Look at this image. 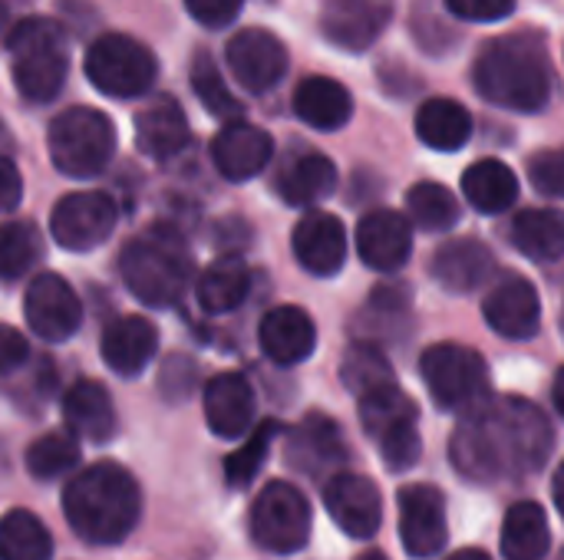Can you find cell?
<instances>
[{
    "mask_svg": "<svg viewBox=\"0 0 564 560\" xmlns=\"http://www.w3.org/2000/svg\"><path fill=\"white\" fill-rule=\"evenodd\" d=\"M555 446V432L539 406L519 396L482 399L453 432L449 459L459 475L479 485L519 482L539 472Z\"/></svg>",
    "mask_w": 564,
    "mask_h": 560,
    "instance_id": "1",
    "label": "cell"
},
{
    "mask_svg": "<svg viewBox=\"0 0 564 560\" xmlns=\"http://www.w3.org/2000/svg\"><path fill=\"white\" fill-rule=\"evenodd\" d=\"M473 83L492 106L512 112H542L552 99V63L545 36L535 30L492 36L473 63Z\"/></svg>",
    "mask_w": 564,
    "mask_h": 560,
    "instance_id": "2",
    "label": "cell"
},
{
    "mask_svg": "<svg viewBox=\"0 0 564 560\" xmlns=\"http://www.w3.org/2000/svg\"><path fill=\"white\" fill-rule=\"evenodd\" d=\"M63 512L76 538L93 548H116L139 525V482L116 462H96L69 479L63 488Z\"/></svg>",
    "mask_w": 564,
    "mask_h": 560,
    "instance_id": "3",
    "label": "cell"
},
{
    "mask_svg": "<svg viewBox=\"0 0 564 560\" xmlns=\"http://www.w3.org/2000/svg\"><path fill=\"white\" fill-rule=\"evenodd\" d=\"M119 267L126 287L149 307L178 304L192 277V257L182 238L165 228H152L142 238H135L122 251Z\"/></svg>",
    "mask_w": 564,
    "mask_h": 560,
    "instance_id": "4",
    "label": "cell"
},
{
    "mask_svg": "<svg viewBox=\"0 0 564 560\" xmlns=\"http://www.w3.org/2000/svg\"><path fill=\"white\" fill-rule=\"evenodd\" d=\"M7 50H10L17 92L23 99L50 102L63 89L69 69V50L59 23H53L50 17H26L10 30Z\"/></svg>",
    "mask_w": 564,
    "mask_h": 560,
    "instance_id": "5",
    "label": "cell"
},
{
    "mask_svg": "<svg viewBox=\"0 0 564 560\" xmlns=\"http://www.w3.org/2000/svg\"><path fill=\"white\" fill-rule=\"evenodd\" d=\"M46 149L66 178H96L116 155V125L99 109L76 106L50 122Z\"/></svg>",
    "mask_w": 564,
    "mask_h": 560,
    "instance_id": "6",
    "label": "cell"
},
{
    "mask_svg": "<svg viewBox=\"0 0 564 560\" xmlns=\"http://www.w3.org/2000/svg\"><path fill=\"white\" fill-rule=\"evenodd\" d=\"M357 399H360L364 432L377 442L383 462L393 472L413 469L423 452L420 429H416V403L397 383L377 386Z\"/></svg>",
    "mask_w": 564,
    "mask_h": 560,
    "instance_id": "7",
    "label": "cell"
},
{
    "mask_svg": "<svg viewBox=\"0 0 564 560\" xmlns=\"http://www.w3.org/2000/svg\"><path fill=\"white\" fill-rule=\"evenodd\" d=\"M423 383L440 409L469 413L489 396V366L486 360L463 343L430 347L420 360Z\"/></svg>",
    "mask_w": 564,
    "mask_h": 560,
    "instance_id": "8",
    "label": "cell"
},
{
    "mask_svg": "<svg viewBox=\"0 0 564 560\" xmlns=\"http://www.w3.org/2000/svg\"><path fill=\"white\" fill-rule=\"evenodd\" d=\"M159 63L152 50L126 33H102L86 50L89 83L112 99H135L152 89Z\"/></svg>",
    "mask_w": 564,
    "mask_h": 560,
    "instance_id": "9",
    "label": "cell"
},
{
    "mask_svg": "<svg viewBox=\"0 0 564 560\" xmlns=\"http://www.w3.org/2000/svg\"><path fill=\"white\" fill-rule=\"evenodd\" d=\"M248 528L261 551L297 554L311 538V505L294 485L271 482L258 492Z\"/></svg>",
    "mask_w": 564,
    "mask_h": 560,
    "instance_id": "10",
    "label": "cell"
},
{
    "mask_svg": "<svg viewBox=\"0 0 564 560\" xmlns=\"http://www.w3.org/2000/svg\"><path fill=\"white\" fill-rule=\"evenodd\" d=\"M116 201L102 191H73L56 201L50 231L53 241L66 251H93L116 228Z\"/></svg>",
    "mask_w": 564,
    "mask_h": 560,
    "instance_id": "11",
    "label": "cell"
},
{
    "mask_svg": "<svg viewBox=\"0 0 564 560\" xmlns=\"http://www.w3.org/2000/svg\"><path fill=\"white\" fill-rule=\"evenodd\" d=\"M225 56H228V69L235 73V79L248 92H268L288 73V50H284V43L274 33L261 30V26L238 30L228 40Z\"/></svg>",
    "mask_w": 564,
    "mask_h": 560,
    "instance_id": "12",
    "label": "cell"
},
{
    "mask_svg": "<svg viewBox=\"0 0 564 560\" xmlns=\"http://www.w3.org/2000/svg\"><path fill=\"white\" fill-rule=\"evenodd\" d=\"M23 310H26L30 330L50 343L69 340L83 323V304H79L76 290L59 274L33 277V284L26 287Z\"/></svg>",
    "mask_w": 564,
    "mask_h": 560,
    "instance_id": "13",
    "label": "cell"
},
{
    "mask_svg": "<svg viewBox=\"0 0 564 560\" xmlns=\"http://www.w3.org/2000/svg\"><path fill=\"white\" fill-rule=\"evenodd\" d=\"M324 505L330 518L350 538H373L383 525V495L367 475L337 472L324 485Z\"/></svg>",
    "mask_w": 564,
    "mask_h": 560,
    "instance_id": "14",
    "label": "cell"
},
{
    "mask_svg": "<svg viewBox=\"0 0 564 560\" xmlns=\"http://www.w3.org/2000/svg\"><path fill=\"white\" fill-rule=\"evenodd\" d=\"M400 538L406 554L433 558L446 548V498L433 485H410L400 492Z\"/></svg>",
    "mask_w": 564,
    "mask_h": 560,
    "instance_id": "15",
    "label": "cell"
},
{
    "mask_svg": "<svg viewBox=\"0 0 564 560\" xmlns=\"http://www.w3.org/2000/svg\"><path fill=\"white\" fill-rule=\"evenodd\" d=\"M482 317L486 323L506 337V340H529L542 327V300L532 281L522 274H506L496 281L482 300Z\"/></svg>",
    "mask_w": 564,
    "mask_h": 560,
    "instance_id": "16",
    "label": "cell"
},
{
    "mask_svg": "<svg viewBox=\"0 0 564 560\" xmlns=\"http://www.w3.org/2000/svg\"><path fill=\"white\" fill-rule=\"evenodd\" d=\"M393 20V0H327L321 13L324 36L350 53L370 50Z\"/></svg>",
    "mask_w": 564,
    "mask_h": 560,
    "instance_id": "17",
    "label": "cell"
},
{
    "mask_svg": "<svg viewBox=\"0 0 564 560\" xmlns=\"http://www.w3.org/2000/svg\"><path fill=\"white\" fill-rule=\"evenodd\" d=\"M357 254L373 271H400L413 254L410 215H400L393 208H377L364 215L357 224Z\"/></svg>",
    "mask_w": 564,
    "mask_h": 560,
    "instance_id": "18",
    "label": "cell"
},
{
    "mask_svg": "<svg viewBox=\"0 0 564 560\" xmlns=\"http://www.w3.org/2000/svg\"><path fill=\"white\" fill-rule=\"evenodd\" d=\"M284 459L291 469L321 479L334 469H340L347 462V446H344V432L334 419L311 413L291 436L284 446Z\"/></svg>",
    "mask_w": 564,
    "mask_h": 560,
    "instance_id": "19",
    "label": "cell"
},
{
    "mask_svg": "<svg viewBox=\"0 0 564 560\" xmlns=\"http://www.w3.org/2000/svg\"><path fill=\"white\" fill-rule=\"evenodd\" d=\"M294 257L314 277H334L347 261V228L337 215L311 211L294 228Z\"/></svg>",
    "mask_w": 564,
    "mask_h": 560,
    "instance_id": "20",
    "label": "cell"
},
{
    "mask_svg": "<svg viewBox=\"0 0 564 560\" xmlns=\"http://www.w3.org/2000/svg\"><path fill=\"white\" fill-rule=\"evenodd\" d=\"M271 155H274L271 135L241 119H231L212 142V162L228 182L254 178L258 172H264Z\"/></svg>",
    "mask_w": 564,
    "mask_h": 560,
    "instance_id": "21",
    "label": "cell"
},
{
    "mask_svg": "<svg viewBox=\"0 0 564 560\" xmlns=\"http://www.w3.org/2000/svg\"><path fill=\"white\" fill-rule=\"evenodd\" d=\"M205 422L218 439H241L254 426V389L241 373H221L205 386Z\"/></svg>",
    "mask_w": 564,
    "mask_h": 560,
    "instance_id": "22",
    "label": "cell"
},
{
    "mask_svg": "<svg viewBox=\"0 0 564 560\" xmlns=\"http://www.w3.org/2000/svg\"><path fill=\"white\" fill-rule=\"evenodd\" d=\"M496 271V257L492 251L476 241V238H459V241H446L433 261H430V274L440 287H446L449 294H473L479 290Z\"/></svg>",
    "mask_w": 564,
    "mask_h": 560,
    "instance_id": "23",
    "label": "cell"
},
{
    "mask_svg": "<svg viewBox=\"0 0 564 560\" xmlns=\"http://www.w3.org/2000/svg\"><path fill=\"white\" fill-rule=\"evenodd\" d=\"M258 340L268 360H274L278 366H294L314 353L317 327L307 310L288 304V307H274L264 314L258 327Z\"/></svg>",
    "mask_w": 564,
    "mask_h": 560,
    "instance_id": "24",
    "label": "cell"
},
{
    "mask_svg": "<svg viewBox=\"0 0 564 560\" xmlns=\"http://www.w3.org/2000/svg\"><path fill=\"white\" fill-rule=\"evenodd\" d=\"M155 347H159V330L135 314L112 320L99 343L106 366L119 376H139L152 363Z\"/></svg>",
    "mask_w": 564,
    "mask_h": 560,
    "instance_id": "25",
    "label": "cell"
},
{
    "mask_svg": "<svg viewBox=\"0 0 564 560\" xmlns=\"http://www.w3.org/2000/svg\"><path fill=\"white\" fill-rule=\"evenodd\" d=\"M135 145L149 158H172L188 145V119L172 96H155L135 116Z\"/></svg>",
    "mask_w": 564,
    "mask_h": 560,
    "instance_id": "26",
    "label": "cell"
},
{
    "mask_svg": "<svg viewBox=\"0 0 564 560\" xmlns=\"http://www.w3.org/2000/svg\"><path fill=\"white\" fill-rule=\"evenodd\" d=\"M294 112L301 122L321 132H337L354 116V99L344 83L330 76H307L294 89Z\"/></svg>",
    "mask_w": 564,
    "mask_h": 560,
    "instance_id": "27",
    "label": "cell"
},
{
    "mask_svg": "<svg viewBox=\"0 0 564 560\" xmlns=\"http://www.w3.org/2000/svg\"><path fill=\"white\" fill-rule=\"evenodd\" d=\"M63 419H66L69 432H76L79 439H89V442H106L116 432V406H112L109 393L93 380H79L76 386L66 389Z\"/></svg>",
    "mask_w": 564,
    "mask_h": 560,
    "instance_id": "28",
    "label": "cell"
},
{
    "mask_svg": "<svg viewBox=\"0 0 564 560\" xmlns=\"http://www.w3.org/2000/svg\"><path fill=\"white\" fill-rule=\"evenodd\" d=\"M337 185V168L321 152H294L278 172V191L288 205H314Z\"/></svg>",
    "mask_w": 564,
    "mask_h": 560,
    "instance_id": "29",
    "label": "cell"
},
{
    "mask_svg": "<svg viewBox=\"0 0 564 560\" xmlns=\"http://www.w3.org/2000/svg\"><path fill=\"white\" fill-rule=\"evenodd\" d=\"M416 135L436 152H456L473 135V116L456 99H426L416 112Z\"/></svg>",
    "mask_w": 564,
    "mask_h": 560,
    "instance_id": "30",
    "label": "cell"
},
{
    "mask_svg": "<svg viewBox=\"0 0 564 560\" xmlns=\"http://www.w3.org/2000/svg\"><path fill=\"white\" fill-rule=\"evenodd\" d=\"M463 191L469 205L482 215H502L516 205L519 198V178L516 172L499 162V158H482L466 168L463 175Z\"/></svg>",
    "mask_w": 564,
    "mask_h": 560,
    "instance_id": "31",
    "label": "cell"
},
{
    "mask_svg": "<svg viewBox=\"0 0 564 560\" xmlns=\"http://www.w3.org/2000/svg\"><path fill=\"white\" fill-rule=\"evenodd\" d=\"M512 244L529 261L564 257V211L558 208H525L512 221Z\"/></svg>",
    "mask_w": 564,
    "mask_h": 560,
    "instance_id": "32",
    "label": "cell"
},
{
    "mask_svg": "<svg viewBox=\"0 0 564 560\" xmlns=\"http://www.w3.org/2000/svg\"><path fill=\"white\" fill-rule=\"evenodd\" d=\"M552 545V528L535 502H519L509 508L502 525V554L509 560H542Z\"/></svg>",
    "mask_w": 564,
    "mask_h": 560,
    "instance_id": "33",
    "label": "cell"
},
{
    "mask_svg": "<svg viewBox=\"0 0 564 560\" xmlns=\"http://www.w3.org/2000/svg\"><path fill=\"white\" fill-rule=\"evenodd\" d=\"M248 287H251L248 267L238 257H218L198 277V304L208 314H228L245 304Z\"/></svg>",
    "mask_w": 564,
    "mask_h": 560,
    "instance_id": "34",
    "label": "cell"
},
{
    "mask_svg": "<svg viewBox=\"0 0 564 560\" xmlns=\"http://www.w3.org/2000/svg\"><path fill=\"white\" fill-rule=\"evenodd\" d=\"M53 538L33 512H7L0 518V560H50Z\"/></svg>",
    "mask_w": 564,
    "mask_h": 560,
    "instance_id": "35",
    "label": "cell"
},
{
    "mask_svg": "<svg viewBox=\"0 0 564 560\" xmlns=\"http://www.w3.org/2000/svg\"><path fill=\"white\" fill-rule=\"evenodd\" d=\"M410 221L423 231H449L459 224V198L440 182H420L406 195Z\"/></svg>",
    "mask_w": 564,
    "mask_h": 560,
    "instance_id": "36",
    "label": "cell"
},
{
    "mask_svg": "<svg viewBox=\"0 0 564 560\" xmlns=\"http://www.w3.org/2000/svg\"><path fill=\"white\" fill-rule=\"evenodd\" d=\"M79 465V436L63 429V432H46L26 449V469L33 479L50 482L59 475H69Z\"/></svg>",
    "mask_w": 564,
    "mask_h": 560,
    "instance_id": "37",
    "label": "cell"
},
{
    "mask_svg": "<svg viewBox=\"0 0 564 560\" xmlns=\"http://www.w3.org/2000/svg\"><path fill=\"white\" fill-rule=\"evenodd\" d=\"M340 380L344 386L354 393V396H364L377 386H387V383H397L393 380V366L390 360L383 356V350L377 343H354L347 353H344V363H340Z\"/></svg>",
    "mask_w": 564,
    "mask_h": 560,
    "instance_id": "38",
    "label": "cell"
},
{
    "mask_svg": "<svg viewBox=\"0 0 564 560\" xmlns=\"http://www.w3.org/2000/svg\"><path fill=\"white\" fill-rule=\"evenodd\" d=\"M43 241L36 224L30 221H7L0 224V281L23 277L40 261Z\"/></svg>",
    "mask_w": 564,
    "mask_h": 560,
    "instance_id": "39",
    "label": "cell"
},
{
    "mask_svg": "<svg viewBox=\"0 0 564 560\" xmlns=\"http://www.w3.org/2000/svg\"><path fill=\"white\" fill-rule=\"evenodd\" d=\"M278 432H281V426H278L274 419H268V422H261V426L248 436V442H245L238 452H231V455L225 459V479H228L231 488L251 485V479L261 472V465H264V459H268L271 442H274Z\"/></svg>",
    "mask_w": 564,
    "mask_h": 560,
    "instance_id": "40",
    "label": "cell"
},
{
    "mask_svg": "<svg viewBox=\"0 0 564 560\" xmlns=\"http://www.w3.org/2000/svg\"><path fill=\"white\" fill-rule=\"evenodd\" d=\"M192 89L212 116H218V119H238L241 116V102L231 96V89L225 86V79H221V73L208 53H198L192 63Z\"/></svg>",
    "mask_w": 564,
    "mask_h": 560,
    "instance_id": "41",
    "label": "cell"
},
{
    "mask_svg": "<svg viewBox=\"0 0 564 560\" xmlns=\"http://www.w3.org/2000/svg\"><path fill=\"white\" fill-rule=\"evenodd\" d=\"M529 178L532 185L549 195V198H564V149H545L529 158Z\"/></svg>",
    "mask_w": 564,
    "mask_h": 560,
    "instance_id": "42",
    "label": "cell"
},
{
    "mask_svg": "<svg viewBox=\"0 0 564 560\" xmlns=\"http://www.w3.org/2000/svg\"><path fill=\"white\" fill-rule=\"evenodd\" d=\"M446 10L469 23H499L512 17L516 0H446Z\"/></svg>",
    "mask_w": 564,
    "mask_h": 560,
    "instance_id": "43",
    "label": "cell"
},
{
    "mask_svg": "<svg viewBox=\"0 0 564 560\" xmlns=\"http://www.w3.org/2000/svg\"><path fill=\"white\" fill-rule=\"evenodd\" d=\"M245 0H185L192 20H198L208 30H221L228 23H235V17L241 13Z\"/></svg>",
    "mask_w": 564,
    "mask_h": 560,
    "instance_id": "44",
    "label": "cell"
},
{
    "mask_svg": "<svg viewBox=\"0 0 564 560\" xmlns=\"http://www.w3.org/2000/svg\"><path fill=\"white\" fill-rule=\"evenodd\" d=\"M26 356H30V343L23 340V333L0 323V376L17 373L26 363Z\"/></svg>",
    "mask_w": 564,
    "mask_h": 560,
    "instance_id": "45",
    "label": "cell"
},
{
    "mask_svg": "<svg viewBox=\"0 0 564 560\" xmlns=\"http://www.w3.org/2000/svg\"><path fill=\"white\" fill-rule=\"evenodd\" d=\"M23 198V182L20 172L10 158L0 155V211H13Z\"/></svg>",
    "mask_w": 564,
    "mask_h": 560,
    "instance_id": "46",
    "label": "cell"
},
{
    "mask_svg": "<svg viewBox=\"0 0 564 560\" xmlns=\"http://www.w3.org/2000/svg\"><path fill=\"white\" fill-rule=\"evenodd\" d=\"M552 495H555V505H558V512H562V518H564V462L558 465V472H555V485H552Z\"/></svg>",
    "mask_w": 564,
    "mask_h": 560,
    "instance_id": "47",
    "label": "cell"
},
{
    "mask_svg": "<svg viewBox=\"0 0 564 560\" xmlns=\"http://www.w3.org/2000/svg\"><path fill=\"white\" fill-rule=\"evenodd\" d=\"M552 396H555V409L562 413V419H564V370L555 376V389H552Z\"/></svg>",
    "mask_w": 564,
    "mask_h": 560,
    "instance_id": "48",
    "label": "cell"
},
{
    "mask_svg": "<svg viewBox=\"0 0 564 560\" xmlns=\"http://www.w3.org/2000/svg\"><path fill=\"white\" fill-rule=\"evenodd\" d=\"M449 560H492L486 551H476V548H466V551H459V554H453Z\"/></svg>",
    "mask_w": 564,
    "mask_h": 560,
    "instance_id": "49",
    "label": "cell"
},
{
    "mask_svg": "<svg viewBox=\"0 0 564 560\" xmlns=\"http://www.w3.org/2000/svg\"><path fill=\"white\" fill-rule=\"evenodd\" d=\"M357 560H387V558H383L380 551H367V554H360V558H357Z\"/></svg>",
    "mask_w": 564,
    "mask_h": 560,
    "instance_id": "50",
    "label": "cell"
},
{
    "mask_svg": "<svg viewBox=\"0 0 564 560\" xmlns=\"http://www.w3.org/2000/svg\"><path fill=\"white\" fill-rule=\"evenodd\" d=\"M3 23H7V7L0 3V30H3Z\"/></svg>",
    "mask_w": 564,
    "mask_h": 560,
    "instance_id": "51",
    "label": "cell"
},
{
    "mask_svg": "<svg viewBox=\"0 0 564 560\" xmlns=\"http://www.w3.org/2000/svg\"><path fill=\"white\" fill-rule=\"evenodd\" d=\"M562 337H564V307H562Z\"/></svg>",
    "mask_w": 564,
    "mask_h": 560,
    "instance_id": "52",
    "label": "cell"
}]
</instances>
